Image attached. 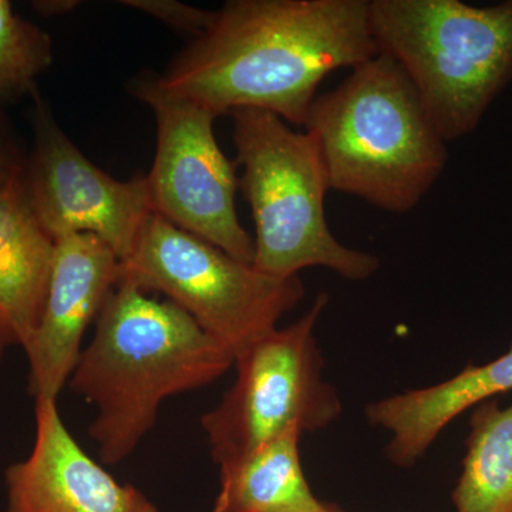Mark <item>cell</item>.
<instances>
[{
	"label": "cell",
	"instance_id": "1",
	"mask_svg": "<svg viewBox=\"0 0 512 512\" xmlns=\"http://www.w3.org/2000/svg\"><path fill=\"white\" fill-rule=\"evenodd\" d=\"M379 53L370 0H232L153 82L218 116L264 110L303 126L328 74Z\"/></svg>",
	"mask_w": 512,
	"mask_h": 512
},
{
	"label": "cell",
	"instance_id": "2",
	"mask_svg": "<svg viewBox=\"0 0 512 512\" xmlns=\"http://www.w3.org/2000/svg\"><path fill=\"white\" fill-rule=\"evenodd\" d=\"M234 360L180 306L119 282L69 380L96 409L89 434L101 463L130 457L156 426L164 400L208 386Z\"/></svg>",
	"mask_w": 512,
	"mask_h": 512
},
{
	"label": "cell",
	"instance_id": "3",
	"mask_svg": "<svg viewBox=\"0 0 512 512\" xmlns=\"http://www.w3.org/2000/svg\"><path fill=\"white\" fill-rule=\"evenodd\" d=\"M303 127L330 190L382 211L414 210L446 170L447 141L402 67L383 53L318 94Z\"/></svg>",
	"mask_w": 512,
	"mask_h": 512
},
{
	"label": "cell",
	"instance_id": "4",
	"mask_svg": "<svg viewBox=\"0 0 512 512\" xmlns=\"http://www.w3.org/2000/svg\"><path fill=\"white\" fill-rule=\"evenodd\" d=\"M370 25L447 143L473 133L512 80V0H370Z\"/></svg>",
	"mask_w": 512,
	"mask_h": 512
},
{
	"label": "cell",
	"instance_id": "5",
	"mask_svg": "<svg viewBox=\"0 0 512 512\" xmlns=\"http://www.w3.org/2000/svg\"><path fill=\"white\" fill-rule=\"evenodd\" d=\"M237 163L244 168L239 187L255 222L252 265L275 278L299 276L303 269H330L346 281H366L380 259L343 245L325 217L328 174L318 144L264 110L231 113Z\"/></svg>",
	"mask_w": 512,
	"mask_h": 512
},
{
	"label": "cell",
	"instance_id": "6",
	"mask_svg": "<svg viewBox=\"0 0 512 512\" xmlns=\"http://www.w3.org/2000/svg\"><path fill=\"white\" fill-rule=\"evenodd\" d=\"M119 282L163 293L234 357L278 328L282 316L305 296L299 276L264 274L157 212L131 255L120 262Z\"/></svg>",
	"mask_w": 512,
	"mask_h": 512
},
{
	"label": "cell",
	"instance_id": "7",
	"mask_svg": "<svg viewBox=\"0 0 512 512\" xmlns=\"http://www.w3.org/2000/svg\"><path fill=\"white\" fill-rule=\"evenodd\" d=\"M328 301L319 293L296 322L265 333L235 356L234 384L201 417L215 464L247 456L286 431L316 433L339 419L342 400L323 375L325 359L315 335Z\"/></svg>",
	"mask_w": 512,
	"mask_h": 512
},
{
	"label": "cell",
	"instance_id": "8",
	"mask_svg": "<svg viewBox=\"0 0 512 512\" xmlns=\"http://www.w3.org/2000/svg\"><path fill=\"white\" fill-rule=\"evenodd\" d=\"M134 94L153 110L157 148L146 175L154 211L239 261L254 262V238L238 220L239 181L214 134L218 114L200 103L161 92L153 77Z\"/></svg>",
	"mask_w": 512,
	"mask_h": 512
},
{
	"label": "cell",
	"instance_id": "9",
	"mask_svg": "<svg viewBox=\"0 0 512 512\" xmlns=\"http://www.w3.org/2000/svg\"><path fill=\"white\" fill-rule=\"evenodd\" d=\"M35 97V144L25 165V180L36 217L55 241L94 235L124 261L156 212L147 178L119 181L101 171L63 133L36 93Z\"/></svg>",
	"mask_w": 512,
	"mask_h": 512
},
{
	"label": "cell",
	"instance_id": "10",
	"mask_svg": "<svg viewBox=\"0 0 512 512\" xmlns=\"http://www.w3.org/2000/svg\"><path fill=\"white\" fill-rule=\"evenodd\" d=\"M119 278V256L100 238L79 234L55 241L45 306L25 348L35 400H57L69 383L84 333L99 318Z\"/></svg>",
	"mask_w": 512,
	"mask_h": 512
},
{
	"label": "cell",
	"instance_id": "11",
	"mask_svg": "<svg viewBox=\"0 0 512 512\" xmlns=\"http://www.w3.org/2000/svg\"><path fill=\"white\" fill-rule=\"evenodd\" d=\"M35 420L32 451L5 473L6 512H160L83 450L63 423L57 400H36Z\"/></svg>",
	"mask_w": 512,
	"mask_h": 512
},
{
	"label": "cell",
	"instance_id": "12",
	"mask_svg": "<svg viewBox=\"0 0 512 512\" xmlns=\"http://www.w3.org/2000/svg\"><path fill=\"white\" fill-rule=\"evenodd\" d=\"M512 390V346L485 365H468L444 382L384 397L365 407L367 423L389 431L387 460L412 468L460 414Z\"/></svg>",
	"mask_w": 512,
	"mask_h": 512
},
{
	"label": "cell",
	"instance_id": "13",
	"mask_svg": "<svg viewBox=\"0 0 512 512\" xmlns=\"http://www.w3.org/2000/svg\"><path fill=\"white\" fill-rule=\"evenodd\" d=\"M25 165L0 175V339L23 349L39 325L55 255L30 202Z\"/></svg>",
	"mask_w": 512,
	"mask_h": 512
},
{
	"label": "cell",
	"instance_id": "14",
	"mask_svg": "<svg viewBox=\"0 0 512 512\" xmlns=\"http://www.w3.org/2000/svg\"><path fill=\"white\" fill-rule=\"evenodd\" d=\"M302 433L289 430L220 466L212 512H326L303 473Z\"/></svg>",
	"mask_w": 512,
	"mask_h": 512
},
{
	"label": "cell",
	"instance_id": "15",
	"mask_svg": "<svg viewBox=\"0 0 512 512\" xmlns=\"http://www.w3.org/2000/svg\"><path fill=\"white\" fill-rule=\"evenodd\" d=\"M451 501L456 512H512V404L474 407Z\"/></svg>",
	"mask_w": 512,
	"mask_h": 512
},
{
	"label": "cell",
	"instance_id": "16",
	"mask_svg": "<svg viewBox=\"0 0 512 512\" xmlns=\"http://www.w3.org/2000/svg\"><path fill=\"white\" fill-rule=\"evenodd\" d=\"M53 62L52 39L0 0V100L35 93L39 76Z\"/></svg>",
	"mask_w": 512,
	"mask_h": 512
},
{
	"label": "cell",
	"instance_id": "17",
	"mask_svg": "<svg viewBox=\"0 0 512 512\" xmlns=\"http://www.w3.org/2000/svg\"><path fill=\"white\" fill-rule=\"evenodd\" d=\"M121 3L128 8L153 16L170 28L191 33L194 39L210 26L214 18V12L175 2V0H124Z\"/></svg>",
	"mask_w": 512,
	"mask_h": 512
},
{
	"label": "cell",
	"instance_id": "18",
	"mask_svg": "<svg viewBox=\"0 0 512 512\" xmlns=\"http://www.w3.org/2000/svg\"><path fill=\"white\" fill-rule=\"evenodd\" d=\"M25 163L8 121L0 114V175Z\"/></svg>",
	"mask_w": 512,
	"mask_h": 512
},
{
	"label": "cell",
	"instance_id": "19",
	"mask_svg": "<svg viewBox=\"0 0 512 512\" xmlns=\"http://www.w3.org/2000/svg\"><path fill=\"white\" fill-rule=\"evenodd\" d=\"M79 5L80 3L74 2V0H42V2H33L32 8L42 15L56 16L69 13Z\"/></svg>",
	"mask_w": 512,
	"mask_h": 512
},
{
	"label": "cell",
	"instance_id": "20",
	"mask_svg": "<svg viewBox=\"0 0 512 512\" xmlns=\"http://www.w3.org/2000/svg\"><path fill=\"white\" fill-rule=\"evenodd\" d=\"M326 512H348L345 508L340 507V505L335 503H329L326 501Z\"/></svg>",
	"mask_w": 512,
	"mask_h": 512
},
{
	"label": "cell",
	"instance_id": "21",
	"mask_svg": "<svg viewBox=\"0 0 512 512\" xmlns=\"http://www.w3.org/2000/svg\"><path fill=\"white\" fill-rule=\"evenodd\" d=\"M6 343L3 342L2 339H0V360H2V356H3V352H5V348H6Z\"/></svg>",
	"mask_w": 512,
	"mask_h": 512
}]
</instances>
